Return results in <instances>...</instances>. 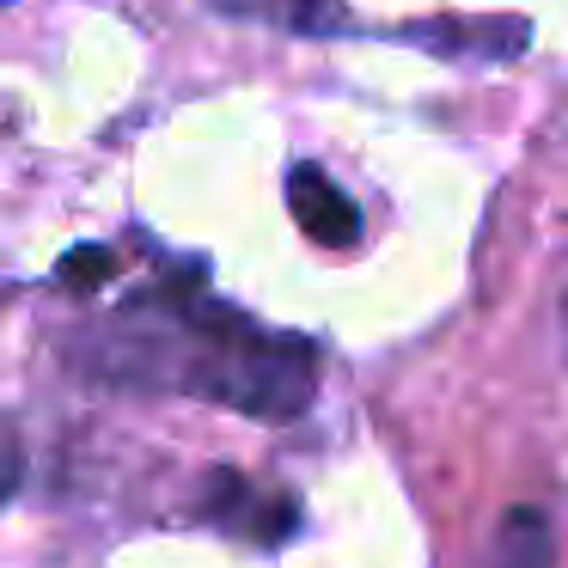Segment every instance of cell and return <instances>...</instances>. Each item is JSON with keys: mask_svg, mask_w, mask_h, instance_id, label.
Listing matches in <instances>:
<instances>
[{"mask_svg": "<svg viewBox=\"0 0 568 568\" xmlns=\"http://www.w3.org/2000/svg\"><path fill=\"white\" fill-rule=\"evenodd\" d=\"M135 312H148V336H135V373L153 385L196 392L263 422L300 416L318 392V348L209 300L202 275H178L153 300H135Z\"/></svg>", "mask_w": 568, "mask_h": 568, "instance_id": "1", "label": "cell"}, {"mask_svg": "<svg viewBox=\"0 0 568 568\" xmlns=\"http://www.w3.org/2000/svg\"><path fill=\"white\" fill-rule=\"evenodd\" d=\"M287 209H294L300 233H306L312 245H324V251H343V245L361 239L355 202H348L343 184H331L318 165H294V172H287Z\"/></svg>", "mask_w": 568, "mask_h": 568, "instance_id": "2", "label": "cell"}, {"mask_svg": "<svg viewBox=\"0 0 568 568\" xmlns=\"http://www.w3.org/2000/svg\"><path fill=\"white\" fill-rule=\"evenodd\" d=\"M404 38L453 62H507L526 50V19H434V26H404Z\"/></svg>", "mask_w": 568, "mask_h": 568, "instance_id": "3", "label": "cell"}, {"mask_svg": "<svg viewBox=\"0 0 568 568\" xmlns=\"http://www.w3.org/2000/svg\"><path fill=\"white\" fill-rule=\"evenodd\" d=\"M483 568H556V531L538 507H507Z\"/></svg>", "mask_w": 568, "mask_h": 568, "instance_id": "4", "label": "cell"}, {"mask_svg": "<svg viewBox=\"0 0 568 568\" xmlns=\"http://www.w3.org/2000/svg\"><path fill=\"white\" fill-rule=\"evenodd\" d=\"M55 275H62V287H99L104 275H116V251H104V245H74Z\"/></svg>", "mask_w": 568, "mask_h": 568, "instance_id": "5", "label": "cell"}, {"mask_svg": "<svg viewBox=\"0 0 568 568\" xmlns=\"http://www.w3.org/2000/svg\"><path fill=\"white\" fill-rule=\"evenodd\" d=\"M13 489H19V458L7 453V446H0V501H7Z\"/></svg>", "mask_w": 568, "mask_h": 568, "instance_id": "6", "label": "cell"}, {"mask_svg": "<svg viewBox=\"0 0 568 568\" xmlns=\"http://www.w3.org/2000/svg\"><path fill=\"white\" fill-rule=\"evenodd\" d=\"M0 7H7V0H0Z\"/></svg>", "mask_w": 568, "mask_h": 568, "instance_id": "7", "label": "cell"}]
</instances>
